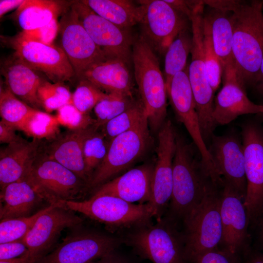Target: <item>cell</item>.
Here are the masks:
<instances>
[{
  "label": "cell",
  "mask_w": 263,
  "mask_h": 263,
  "mask_svg": "<svg viewBox=\"0 0 263 263\" xmlns=\"http://www.w3.org/2000/svg\"><path fill=\"white\" fill-rule=\"evenodd\" d=\"M263 1L232 0V51L245 85H255L263 58Z\"/></svg>",
  "instance_id": "cell-1"
},
{
  "label": "cell",
  "mask_w": 263,
  "mask_h": 263,
  "mask_svg": "<svg viewBox=\"0 0 263 263\" xmlns=\"http://www.w3.org/2000/svg\"><path fill=\"white\" fill-rule=\"evenodd\" d=\"M192 147L177 133L172 192L167 217L177 224L200 203L212 181Z\"/></svg>",
  "instance_id": "cell-2"
},
{
  "label": "cell",
  "mask_w": 263,
  "mask_h": 263,
  "mask_svg": "<svg viewBox=\"0 0 263 263\" xmlns=\"http://www.w3.org/2000/svg\"><path fill=\"white\" fill-rule=\"evenodd\" d=\"M132 59L135 80L150 129L153 132H159L166 121V82L154 50L142 35L133 41Z\"/></svg>",
  "instance_id": "cell-3"
},
{
  "label": "cell",
  "mask_w": 263,
  "mask_h": 263,
  "mask_svg": "<svg viewBox=\"0 0 263 263\" xmlns=\"http://www.w3.org/2000/svg\"><path fill=\"white\" fill-rule=\"evenodd\" d=\"M222 186L211 181L200 203L182 221L187 263L195 256L220 246Z\"/></svg>",
  "instance_id": "cell-4"
},
{
  "label": "cell",
  "mask_w": 263,
  "mask_h": 263,
  "mask_svg": "<svg viewBox=\"0 0 263 263\" xmlns=\"http://www.w3.org/2000/svg\"><path fill=\"white\" fill-rule=\"evenodd\" d=\"M133 229L123 238L141 258L152 263H187L182 231L168 217Z\"/></svg>",
  "instance_id": "cell-5"
},
{
  "label": "cell",
  "mask_w": 263,
  "mask_h": 263,
  "mask_svg": "<svg viewBox=\"0 0 263 263\" xmlns=\"http://www.w3.org/2000/svg\"><path fill=\"white\" fill-rule=\"evenodd\" d=\"M151 143L150 130L146 115L133 128L111 141L105 158L87 184V190L96 189L130 169L145 155Z\"/></svg>",
  "instance_id": "cell-6"
},
{
  "label": "cell",
  "mask_w": 263,
  "mask_h": 263,
  "mask_svg": "<svg viewBox=\"0 0 263 263\" xmlns=\"http://www.w3.org/2000/svg\"><path fill=\"white\" fill-rule=\"evenodd\" d=\"M61 206L104 224L113 231L133 229L150 223L153 218L149 203L132 204L109 195L92 196L82 201H67Z\"/></svg>",
  "instance_id": "cell-7"
},
{
  "label": "cell",
  "mask_w": 263,
  "mask_h": 263,
  "mask_svg": "<svg viewBox=\"0 0 263 263\" xmlns=\"http://www.w3.org/2000/svg\"><path fill=\"white\" fill-rule=\"evenodd\" d=\"M191 23L192 45L188 78L204 140L211 138L216 125L213 119L214 92L207 79L204 53L203 8L193 12Z\"/></svg>",
  "instance_id": "cell-8"
},
{
  "label": "cell",
  "mask_w": 263,
  "mask_h": 263,
  "mask_svg": "<svg viewBox=\"0 0 263 263\" xmlns=\"http://www.w3.org/2000/svg\"><path fill=\"white\" fill-rule=\"evenodd\" d=\"M49 205L75 200L87 190V183L58 162L38 153L24 179Z\"/></svg>",
  "instance_id": "cell-9"
},
{
  "label": "cell",
  "mask_w": 263,
  "mask_h": 263,
  "mask_svg": "<svg viewBox=\"0 0 263 263\" xmlns=\"http://www.w3.org/2000/svg\"><path fill=\"white\" fill-rule=\"evenodd\" d=\"M81 225L74 227L56 249L41 259V263H91L124 243L123 238Z\"/></svg>",
  "instance_id": "cell-10"
},
{
  "label": "cell",
  "mask_w": 263,
  "mask_h": 263,
  "mask_svg": "<svg viewBox=\"0 0 263 263\" xmlns=\"http://www.w3.org/2000/svg\"><path fill=\"white\" fill-rule=\"evenodd\" d=\"M168 97L177 117L191 136L205 170L214 182L221 179L203 139L188 78V67L177 74L166 86Z\"/></svg>",
  "instance_id": "cell-11"
},
{
  "label": "cell",
  "mask_w": 263,
  "mask_h": 263,
  "mask_svg": "<svg viewBox=\"0 0 263 263\" xmlns=\"http://www.w3.org/2000/svg\"><path fill=\"white\" fill-rule=\"evenodd\" d=\"M246 191L244 204L253 225L263 208V124L255 118L241 126Z\"/></svg>",
  "instance_id": "cell-12"
},
{
  "label": "cell",
  "mask_w": 263,
  "mask_h": 263,
  "mask_svg": "<svg viewBox=\"0 0 263 263\" xmlns=\"http://www.w3.org/2000/svg\"><path fill=\"white\" fill-rule=\"evenodd\" d=\"M177 132L170 120H166L158 133L156 158L152 179L150 206L153 218L160 220L169 206L172 192L173 161Z\"/></svg>",
  "instance_id": "cell-13"
},
{
  "label": "cell",
  "mask_w": 263,
  "mask_h": 263,
  "mask_svg": "<svg viewBox=\"0 0 263 263\" xmlns=\"http://www.w3.org/2000/svg\"><path fill=\"white\" fill-rule=\"evenodd\" d=\"M8 41L15 50V57L35 71L43 73L53 83H64L75 76V71L61 47L23 40L17 36Z\"/></svg>",
  "instance_id": "cell-14"
},
{
  "label": "cell",
  "mask_w": 263,
  "mask_h": 263,
  "mask_svg": "<svg viewBox=\"0 0 263 263\" xmlns=\"http://www.w3.org/2000/svg\"><path fill=\"white\" fill-rule=\"evenodd\" d=\"M71 7L106 57L131 60L134 40L128 29L121 28L99 16L81 0L73 2Z\"/></svg>",
  "instance_id": "cell-15"
},
{
  "label": "cell",
  "mask_w": 263,
  "mask_h": 263,
  "mask_svg": "<svg viewBox=\"0 0 263 263\" xmlns=\"http://www.w3.org/2000/svg\"><path fill=\"white\" fill-rule=\"evenodd\" d=\"M220 214L222 239L220 247L242 255L252 246L249 218L244 200L225 182L221 188Z\"/></svg>",
  "instance_id": "cell-16"
},
{
  "label": "cell",
  "mask_w": 263,
  "mask_h": 263,
  "mask_svg": "<svg viewBox=\"0 0 263 263\" xmlns=\"http://www.w3.org/2000/svg\"><path fill=\"white\" fill-rule=\"evenodd\" d=\"M142 9V36L153 50L166 52L179 33L186 28L181 13L165 0H139Z\"/></svg>",
  "instance_id": "cell-17"
},
{
  "label": "cell",
  "mask_w": 263,
  "mask_h": 263,
  "mask_svg": "<svg viewBox=\"0 0 263 263\" xmlns=\"http://www.w3.org/2000/svg\"><path fill=\"white\" fill-rule=\"evenodd\" d=\"M83 221L73 211L61 204L51 205L23 239L29 249V257L34 260H41L49 253L65 228L75 227Z\"/></svg>",
  "instance_id": "cell-18"
},
{
  "label": "cell",
  "mask_w": 263,
  "mask_h": 263,
  "mask_svg": "<svg viewBox=\"0 0 263 263\" xmlns=\"http://www.w3.org/2000/svg\"><path fill=\"white\" fill-rule=\"evenodd\" d=\"M63 14L59 24L61 48L77 78L89 66L106 57L91 38L71 5Z\"/></svg>",
  "instance_id": "cell-19"
},
{
  "label": "cell",
  "mask_w": 263,
  "mask_h": 263,
  "mask_svg": "<svg viewBox=\"0 0 263 263\" xmlns=\"http://www.w3.org/2000/svg\"><path fill=\"white\" fill-rule=\"evenodd\" d=\"M207 147L215 166L224 182L244 200L246 191L245 161L242 140L233 132L223 135L214 134Z\"/></svg>",
  "instance_id": "cell-20"
},
{
  "label": "cell",
  "mask_w": 263,
  "mask_h": 263,
  "mask_svg": "<svg viewBox=\"0 0 263 263\" xmlns=\"http://www.w3.org/2000/svg\"><path fill=\"white\" fill-rule=\"evenodd\" d=\"M223 86L214 99L212 113L216 125H226L244 114L263 113V105L252 102L247 97L245 85L234 61L223 68Z\"/></svg>",
  "instance_id": "cell-21"
},
{
  "label": "cell",
  "mask_w": 263,
  "mask_h": 263,
  "mask_svg": "<svg viewBox=\"0 0 263 263\" xmlns=\"http://www.w3.org/2000/svg\"><path fill=\"white\" fill-rule=\"evenodd\" d=\"M154 163L147 162L130 169L100 186L92 196L109 195L132 204L149 203Z\"/></svg>",
  "instance_id": "cell-22"
},
{
  "label": "cell",
  "mask_w": 263,
  "mask_h": 263,
  "mask_svg": "<svg viewBox=\"0 0 263 263\" xmlns=\"http://www.w3.org/2000/svg\"><path fill=\"white\" fill-rule=\"evenodd\" d=\"M70 130L60 132L55 138L40 142L38 153L53 160L72 171L87 183L83 158L84 141L89 133L95 128Z\"/></svg>",
  "instance_id": "cell-23"
},
{
  "label": "cell",
  "mask_w": 263,
  "mask_h": 263,
  "mask_svg": "<svg viewBox=\"0 0 263 263\" xmlns=\"http://www.w3.org/2000/svg\"><path fill=\"white\" fill-rule=\"evenodd\" d=\"M130 61L105 58L89 66L77 77L87 80L107 93L133 94V80Z\"/></svg>",
  "instance_id": "cell-24"
},
{
  "label": "cell",
  "mask_w": 263,
  "mask_h": 263,
  "mask_svg": "<svg viewBox=\"0 0 263 263\" xmlns=\"http://www.w3.org/2000/svg\"><path fill=\"white\" fill-rule=\"evenodd\" d=\"M41 141H28L22 138L0 149V189L25 178L36 158Z\"/></svg>",
  "instance_id": "cell-25"
},
{
  "label": "cell",
  "mask_w": 263,
  "mask_h": 263,
  "mask_svg": "<svg viewBox=\"0 0 263 263\" xmlns=\"http://www.w3.org/2000/svg\"><path fill=\"white\" fill-rule=\"evenodd\" d=\"M26 63L15 57L6 61L1 68L6 86L22 101L39 110L42 108L38 96V88L42 80Z\"/></svg>",
  "instance_id": "cell-26"
},
{
  "label": "cell",
  "mask_w": 263,
  "mask_h": 263,
  "mask_svg": "<svg viewBox=\"0 0 263 263\" xmlns=\"http://www.w3.org/2000/svg\"><path fill=\"white\" fill-rule=\"evenodd\" d=\"M0 220L30 216L43 199L26 180L10 183L0 189Z\"/></svg>",
  "instance_id": "cell-27"
},
{
  "label": "cell",
  "mask_w": 263,
  "mask_h": 263,
  "mask_svg": "<svg viewBox=\"0 0 263 263\" xmlns=\"http://www.w3.org/2000/svg\"><path fill=\"white\" fill-rule=\"evenodd\" d=\"M99 16L118 27L129 29L140 23L142 9L128 0H81Z\"/></svg>",
  "instance_id": "cell-28"
},
{
  "label": "cell",
  "mask_w": 263,
  "mask_h": 263,
  "mask_svg": "<svg viewBox=\"0 0 263 263\" xmlns=\"http://www.w3.org/2000/svg\"><path fill=\"white\" fill-rule=\"evenodd\" d=\"M231 12L211 7L203 18L209 26L214 49L223 69L234 61L232 42L233 29Z\"/></svg>",
  "instance_id": "cell-29"
},
{
  "label": "cell",
  "mask_w": 263,
  "mask_h": 263,
  "mask_svg": "<svg viewBox=\"0 0 263 263\" xmlns=\"http://www.w3.org/2000/svg\"><path fill=\"white\" fill-rule=\"evenodd\" d=\"M61 1L25 0L14 13V18L23 30L35 29L48 24L66 9Z\"/></svg>",
  "instance_id": "cell-30"
},
{
  "label": "cell",
  "mask_w": 263,
  "mask_h": 263,
  "mask_svg": "<svg viewBox=\"0 0 263 263\" xmlns=\"http://www.w3.org/2000/svg\"><path fill=\"white\" fill-rule=\"evenodd\" d=\"M192 45V35L187 28L182 30L168 48L165 55L164 76L168 85L172 78L187 67Z\"/></svg>",
  "instance_id": "cell-31"
},
{
  "label": "cell",
  "mask_w": 263,
  "mask_h": 263,
  "mask_svg": "<svg viewBox=\"0 0 263 263\" xmlns=\"http://www.w3.org/2000/svg\"><path fill=\"white\" fill-rule=\"evenodd\" d=\"M59 125L56 116L36 110L18 130L33 139L48 140L60 133Z\"/></svg>",
  "instance_id": "cell-32"
},
{
  "label": "cell",
  "mask_w": 263,
  "mask_h": 263,
  "mask_svg": "<svg viewBox=\"0 0 263 263\" xmlns=\"http://www.w3.org/2000/svg\"><path fill=\"white\" fill-rule=\"evenodd\" d=\"M137 101L133 94L107 93L94 109L96 129H100L106 123L133 106Z\"/></svg>",
  "instance_id": "cell-33"
},
{
  "label": "cell",
  "mask_w": 263,
  "mask_h": 263,
  "mask_svg": "<svg viewBox=\"0 0 263 263\" xmlns=\"http://www.w3.org/2000/svg\"><path fill=\"white\" fill-rule=\"evenodd\" d=\"M110 144L111 141L101 130H97L95 127L86 137L84 142L83 153L88 182L94 172L105 158Z\"/></svg>",
  "instance_id": "cell-34"
},
{
  "label": "cell",
  "mask_w": 263,
  "mask_h": 263,
  "mask_svg": "<svg viewBox=\"0 0 263 263\" xmlns=\"http://www.w3.org/2000/svg\"><path fill=\"white\" fill-rule=\"evenodd\" d=\"M36 109L19 99L6 86L0 87V115L1 120L17 130Z\"/></svg>",
  "instance_id": "cell-35"
},
{
  "label": "cell",
  "mask_w": 263,
  "mask_h": 263,
  "mask_svg": "<svg viewBox=\"0 0 263 263\" xmlns=\"http://www.w3.org/2000/svg\"><path fill=\"white\" fill-rule=\"evenodd\" d=\"M146 115L141 99L132 107L104 125L99 130L111 141L133 128Z\"/></svg>",
  "instance_id": "cell-36"
},
{
  "label": "cell",
  "mask_w": 263,
  "mask_h": 263,
  "mask_svg": "<svg viewBox=\"0 0 263 263\" xmlns=\"http://www.w3.org/2000/svg\"><path fill=\"white\" fill-rule=\"evenodd\" d=\"M38 96L42 108L48 113L72 103V94L62 82L51 83L42 80L38 88Z\"/></svg>",
  "instance_id": "cell-37"
},
{
  "label": "cell",
  "mask_w": 263,
  "mask_h": 263,
  "mask_svg": "<svg viewBox=\"0 0 263 263\" xmlns=\"http://www.w3.org/2000/svg\"><path fill=\"white\" fill-rule=\"evenodd\" d=\"M50 206L30 216L0 220V244L23 239L39 216L46 211Z\"/></svg>",
  "instance_id": "cell-38"
},
{
  "label": "cell",
  "mask_w": 263,
  "mask_h": 263,
  "mask_svg": "<svg viewBox=\"0 0 263 263\" xmlns=\"http://www.w3.org/2000/svg\"><path fill=\"white\" fill-rule=\"evenodd\" d=\"M203 33L206 72L209 83L215 93L220 84L223 69L214 49L209 26L204 18Z\"/></svg>",
  "instance_id": "cell-39"
},
{
  "label": "cell",
  "mask_w": 263,
  "mask_h": 263,
  "mask_svg": "<svg viewBox=\"0 0 263 263\" xmlns=\"http://www.w3.org/2000/svg\"><path fill=\"white\" fill-rule=\"evenodd\" d=\"M107 95L91 82L79 79L73 94L72 101L73 105L81 113L89 114L96 104Z\"/></svg>",
  "instance_id": "cell-40"
},
{
  "label": "cell",
  "mask_w": 263,
  "mask_h": 263,
  "mask_svg": "<svg viewBox=\"0 0 263 263\" xmlns=\"http://www.w3.org/2000/svg\"><path fill=\"white\" fill-rule=\"evenodd\" d=\"M56 116L60 125L70 130L86 129L96 123L95 119H93L89 114L81 113L72 103L58 109Z\"/></svg>",
  "instance_id": "cell-41"
},
{
  "label": "cell",
  "mask_w": 263,
  "mask_h": 263,
  "mask_svg": "<svg viewBox=\"0 0 263 263\" xmlns=\"http://www.w3.org/2000/svg\"><path fill=\"white\" fill-rule=\"evenodd\" d=\"M59 28L57 19H55L45 26L31 30H23L17 37L23 40L52 45Z\"/></svg>",
  "instance_id": "cell-42"
},
{
  "label": "cell",
  "mask_w": 263,
  "mask_h": 263,
  "mask_svg": "<svg viewBox=\"0 0 263 263\" xmlns=\"http://www.w3.org/2000/svg\"><path fill=\"white\" fill-rule=\"evenodd\" d=\"M188 263H242V259L241 255L219 247L195 256Z\"/></svg>",
  "instance_id": "cell-43"
},
{
  "label": "cell",
  "mask_w": 263,
  "mask_h": 263,
  "mask_svg": "<svg viewBox=\"0 0 263 263\" xmlns=\"http://www.w3.org/2000/svg\"><path fill=\"white\" fill-rule=\"evenodd\" d=\"M29 249L23 239L0 244V260L29 257Z\"/></svg>",
  "instance_id": "cell-44"
},
{
  "label": "cell",
  "mask_w": 263,
  "mask_h": 263,
  "mask_svg": "<svg viewBox=\"0 0 263 263\" xmlns=\"http://www.w3.org/2000/svg\"><path fill=\"white\" fill-rule=\"evenodd\" d=\"M252 237V247L259 251H263V208L254 223L249 228Z\"/></svg>",
  "instance_id": "cell-45"
},
{
  "label": "cell",
  "mask_w": 263,
  "mask_h": 263,
  "mask_svg": "<svg viewBox=\"0 0 263 263\" xmlns=\"http://www.w3.org/2000/svg\"><path fill=\"white\" fill-rule=\"evenodd\" d=\"M17 129L13 125L1 119L0 121V142L9 144L20 140L22 138L16 133Z\"/></svg>",
  "instance_id": "cell-46"
},
{
  "label": "cell",
  "mask_w": 263,
  "mask_h": 263,
  "mask_svg": "<svg viewBox=\"0 0 263 263\" xmlns=\"http://www.w3.org/2000/svg\"><path fill=\"white\" fill-rule=\"evenodd\" d=\"M242 263H263V253L252 246L242 255Z\"/></svg>",
  "instance_id": "cell-47"
},
{
  "label": "cell",
  "mask_w": 263,
  "mask_h": 263,
  "mask_svg": "<svg viewBox=\"0 0 263 263\" xmlns=\"http://www.w3.org/2000/svg\"><path fill=\"white\" fill-rule=\"evenodd\" d=\"M91 263H132L126 258L116 253L115 250L104 255Z\"/></svg>",
  "instance_id": "cell-48"
},
{
  "label": "cell",
  "mask_w": 263,
  "mask_h": 263,
  "mask_svg": "<svg viewBox=\"0 0 263 263\" xmlns=\"http://www.w3.org/2000/svg\"><path fill=\"white\" fill-rule=\"evenodd\" d=\"M165 1L179 13L186 15L188 19L192 11L189 7L187 0H170Z\"/></svg>",
  "instance_id": "cell-49"
},
{
  "label": "cell",
  "mask_w": 263,
  "mask_h": 263,
  "mask_svg": "<svg viewBox=\"0 0 263 263\" xmlns=\"http://www.w3.org/2000/svg\"><path fill=\"white\" fill-rule=\"evenodd\" d=\"M25 0H0V18L8 11L18 8Z\"/></svg>",
  "instance_id": "cell-50"
},
{
  "label": "cell",
  "mask_w": 263,
  "mask_h": 263,
  "mask_svg": "<svg viewBox=\"0 0 263 263\" xmlns=\"http://www.w3.org/2000/svg\"><path fill=\"white\" fill-rule=\"evenodd\" d=\"M41 259L34 260L28 257H23L7 260H0V263H41Z\"/></svg>",
  "instance_id": "cell-51"
},
{
  "label": "cell",
  "mask_w": 263,
  "mask_h": 263,
  "mask_svg": "<svg viewBox=\"0 0 263 263\" xmlns=\"http://www.w3.org/2000/svg\"><path fill=\"white\" fill-rule=\"evenodd\" d=\"M254 87L259 93L263 94V58L260 66L259 78Z\"/></svg>",
  "instance_id": "cell-52"
},
{
  "label": "cell",
  "mask_w": 263,
  "mask_h": 263,
  "mask_svg": "<svg viewBox=\"0 0 263 263\" xmlns=\"http://www.w3.org/2000/svg\"><path fill=\"white\" fill-rule=\"evenodd\" d=\"M256 118H257L262 124H263V113H262L256 114Z\"/></svg>",
  "instance_id": "cell-53"
}]
</instances>
